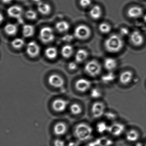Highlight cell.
Segmentation results:
<instances>
[{"instance_id":"6da1fadb","label":"cell","mask_w":146,"mask_h":146,"mask_svg":"<svg viewBox=\"0 0 146 146\" xmlns=\"http://www.w3.org/2000/svg\"><path fill=\"white\" fill-rule=\"evenodd\" d=\"M71 98L65 94H57L51 96L46 102L48 113L54 118L66 117Z\"/></svg>"},{"instance_id":"7a4b0ae2","label":"cell","mask_w":146,"mask_h":146,"mask_svg":"<svg viewBox=\"0 0 146 146\" xmlns=\"http://www.w3.org/2000/svg\"><path fill=\"white\" fill-rule=\"evenodd\" d=\"M72 124V120L67 117L54 118L48 128L49 136L68 138L70 137Z\"/></svg>"},{"instance_id":"3957f363","label":"cell","mask_w":146,"mask_h":146,"mask_svg":"<svg viewBox=\"0 0 146 146\" xmlns=\"http://www.w3.org/2000/svg\"><path fill=\"white\" fill-rule=\"evenodd\" d=\"M94 128L84 118L72 121L70 137L82 143L90 141L94 133Z\"/></svg>"},{"instance_id":"277c9868","label":"cell","mask_w":146,"mask_h":146,"mask_svg":"<svg viewBox=\"0 0 146 146\" xmlns=\"http://www.w3.org/2000/svg\"><path fill=\"white\" fill-rule=\"evenodd\" d=\"M87 113V106L83 99L71 98L66 117L72 121H76L84 118Z\"/></svg>"},{"instance_id":"5b68a950","label":"cell","mask_w":146,"mask_h":146,"mask_svg":"<svg viewBox=\"0 0 146 146\" xmlns=\"http://www.w3.org/2000/svg\"><path fill=\"white\" fill-rule=\"evenodd\" d=\"M48 85L51 92L57 94H65L66 91V82L60 75L53 74L48 76Z\"/></svg>"},{"instance_id":"8992f818","label":"cell","mask_w":146,"mask_h":146,"mask_svg":"<svg viewBox=\"0 0 146 146\" xmlns=\"http://www.w3.org/2000/svg\"><path fill=\"white\" fill-rule=\"evenodd\" d=\"M92 88V83L88 79L80 78L77 80L73 86L72 93L75 97L83 99L87 95H89Z\"/></svg>"},{"instance_id":"52a82bcc","label":"cell","mask_w":146,"mask_h":146,"mask_svg":"<svg viewBox=\"0 0 146 146\" xmlns=\"http://www.w3.org/2000/svg\"><path fill=\"white\" fill-rule=\"evenodd\" d=\"M106 112V104L101 101L95 100L87 107L89 116L94 119H99L105 115Z\"/></svg>"},{"instance_id":"ba28073f","label":"cell","mask_w":146,"mask_h":146,"mask_svg":"<svg viewBox=\"0 0 146 146\" xmlns=\"http://www.w3.org/2000/svg\"><path fill=\"white\" fill-rule=\"evenodd\" d=\"M104 45L105 48L108 52L116 53L119 52L123 48L124 42L119 36L113 35L106 39Z\"/></svg>"},{"instance_id":"9c48e42d","label":"cell","mask_w":146,"mask_h":146,"mask_svg":"<svg viewBox=\"0 0 146 146\" xmlns=\"http://www.w3.org/2000/svg\"><path fill=\"white\" fill-rule=\"evenodd\" d=\"M91 34L90 28L85 25H78L74 30V36L79 40H86L90 36Z\"/></svg>"},{"instance_id":"30bf717a","label":"cell","mask_w":146,"mask_h":146,"mask_svg":"<svg viewBox=\"0 0 146 146\" xmlns=\"http://www.w3.org/2000/svg\"><path fill=\"white\" fill-rule=\"evenodd\" d=\"M39 36L41 41L44 43H50L52 42L55 38L53 30L48 26H46L41 29Z\"/></svg>"},{"instance_id":"8fae6325","label":"cell","mask_w":146,"mask_h":146,"mask_svg":"<svg viewBox=\"0 0 146 146\" xmlns=\"http://www.w3.org/2000/svg\"><path fill=\"white\" fill-rule=\"evenodd\" d=\"M84 70L90 76L96 77L98 76L100 73L101 66L99 62L96 60H90L85 65Z\"/></svg>"},{"instance_id":"7c38bea8","label":"cell","mask_w":146,"mask_h":146,"mask_svg":"<svg viewBox=\"0 0 146 146\" xmlns=\"http://www.w3.org/2000/svg\"><path fill=\"white\" fill-rule=\"evenodd\" d=\"M125 129V126L123 124L114 122L109 125L108 132L113 136L118 137L124 133Z\"/></svg>"},{"instance_id":"4fadbf2b","label":"cell","mask_w":146,"mask_h":146,"mask_svg":"<svg viewBox=\"0 0 146 146\" xmlns=\"http://www.w3.org/2000/svg\"><path fill=\"white\" fill-rule=\"evenodd\" d=\"M26 51L30 57L36 58L40 54V48L36 42L31 41L27 44Z\"/></svg>"},{"instance_id":"5bb4252c","label":"cell","mask_w":146,"mask_h":146,"mask_svg":"<svg viewBox=\"0 0 146 146\" xmlns=\"http://www.w3.org/2000/svg\"><path fill=\"white\" fill-rule=\"evenodd\" d=\"M130 39L131 43L136 46H141L144 41L143 35L137 31L131 32L130 35Z\"/></svg>"},{"instance_id":"9a60e30c","label":"cell","mask_w":146,"mask_h":146,"mask_svg":"<svg viewBox=\"0 0 146 146\" xmlns=\"http://www.w3.org/2000/svg\"><path fill=\"white\" fill-rule=\"evenodd\" d=\"M7 14L11 17L20 19L23 13V9L20 6L17 5L11 6L7 9Z\"/></svg>"},{"instance_id":"2e32d148","label":"cell","mask_w":146,"mask_h":146,"mask_svg":"<svg viewBox=\"0 0 146 146\" xmlns=\"http://www.w3.org/2000/svg\"><path fill=\"white\" fill-rule=\"evenodd\" d=\"M143 13L142 8L139 6L131 7L127 11V15L131 19H137L140 18Z\"/></svg>"},{"instance_id":"e0dca14e","label":"cell","mask_w":146,"mask_h":146,"mask_svg":"<svg viewBox=\"0 0 146 146\" xmlns=\"http://www.w3.org/2000/svg\"><path fill=\"white\" fill-rule=\"evenodd\" d=\"M68 138L64 137H50L49 146H67Z\"/></svg>"},{"instance_id":"ac0fdd59","label":"cell","mask_w":146,"mask_h":146,"mask_svg":"<svg viewBox=\"0 0 146 146\" xmlns=\"http://www.w3.org/2000/svg\"><path fill=\"white\" fill-rule=\"evenodd\" d=\"M140 137L139 132L134 129L129 130L125 134L126 140L130 142H135L138 141Z\"/></svg>"},{"instance_id":"d6986e66","label":"cell","mask_w":146,"mask_h":146,"mask_svg":"<svg viewBox=\"0 0 146 146\" xmlns=\"http://www.w3.org/2000/svg\"><path fill=\"white\" fill-rule=\"evenodd\" d=\"M133 78V73L130 71H125L120 74L119 81L124 85H126L130 83Z\"/></svg>"},{"instance_id":"ffe728a7","label":"cell","mask_w":146,"mask_h":146,"mask_svg":"<svg viewBox=\"0 0 146 146\" xmlns=\"http://www.w3.org/2000/svg\"><path fill=\"white\" fill-rule=\"evenodd\" d=\"M37 10L41 14L47 15L50 13L52 8L50 5L41 1L37 4Z\"/></svg>"},{"instance_id":"44dd1931","label":"cell","mask_w":146,"mask_h":146,"mask_svg":"<svg viewBox=\"0 0 146 146\" xmlns=\"http://www.w3.org/2000/svg\"><path fill=\"white\" fill-rule=\"evenodd\" d=\"M102 10L100 6L95 5L92 7L90 11V15L94 19H98L102 15Z\"/></svg>"},{"instance_id":"7402d4cb","label":"cell","mask_w":146,"mask_h":146,"mask_svg":"<svg viewBox=\"0 0 146 146\" xmlns=\"http://www.w3.org/2000/svg\"><path fill=\"white\" fill-rule=\"evenodd\" d=\"M88 56V53L85 49H80L77 51L75 55V59L78 63L84 61Z\"/></svg>"},{"instance_id":"603a6c76","label":"cell","mask_w":146,"mask_h":146,"mask_svg":"<svg viewBox=\"0 0 146 146\" xmlns=\"http://www.w3.org/2000/svg\"><path fill=\"white\" fill-rule=\"evenodd\" d=\"M70 25L68 22L61 21L58 22L55 25V28L57 31L60 33L67 32L70 29Z\"/></svg>"},{"instance_id":"cb8c5ba5","label":"cell","mask_w":146,"mask_h":146,"mask_svg":"<svg viewBox=\"0 0 146 146\" xmlns=\"http://www.w3.org/2000/svg\"><path fill=\"white\" fill-rule=\"evenodd\" d=\"M17 26L16 25L13 23H8L5 26L4 31L7 35L13 36L15 35L17 33Z\"/></svg>"},{"instance_id":"d4e9b609","label":"cell","mask_w":146,"mask_h":146,"mask_svg":"<svg viewBox=\"0 0 146 146\" xmlns=\"http://www.w3.org/2000/svg\"><path fill=\"white\" fill-rule=\"evenodd\" d=\"M74 52L73 47L70 45H65L62 47L61 50V53L64 58H70Z\"/></svg>"},{"instance_id":"484cf974","label":"cell","mask_w":146,"mask_h":146,"mask_svg":"<svg viewBox=\"0 0 146 146\" xmlns=\"http://www.w3.org/2000/svg\"><path fill=\"white\" fill-rule=\"evenodd\" d=\"M104 65L106 69L111 71L117 67V62L113 58H108L104 60Z\"/></svg>"},{"instance_id":"4316f807","label":"cell","mask_w":146,"mask_h":146,"mask_svg":"<svg viewBox=\"0 0 146 146\" xmlns=\"http://www.w3.org/2000/svg\"><path fill=\"white\" fill-rule=\"evenodd\" d=\"M22 32L25 37H31L35 34V27L31 25H25L23 26Z\"/></svg>"},{"instance_id":"83f0119b","label":"cell","mask_w":146,"mask_h":146,"mask_svg":"<svg viewBox=\"0 0 146 146\" xmlns=\"http://www.w3.org/2000/svg\"><path fill=\"white\" fill-rule=\"evenodd\" d=\"M45 55L48 58L53 60L57 58L58 51L56 48L53 46L48 47L45 50Z\"/></svg>"},{"instance_id":"f1b7e54d","label":"cell","mask_w":146,"mask_h":146,"mask_svg":"<svg viewBox=\"0 0 146 146\" xmlns=\"http://www.w3.org/2000/svg\"><path fill=\"white\" fill-rule=\"evenodd\" d=\"M109 125L104 121H100L96 124V130L97 132L100 134H102L108 132Z\"/></svg>"},{"instance_id":"f546056e","label":"cell","mask_w":146,"mask_h":146,"mask_svg":"<svg viewBox=\"0 0 146 146\" xmlns=\"http://www.w3.org/2000/svg\"><path fill=\"white\" fill-rule=\"evenodd\" d=\"M101 90L97 88H92L89 94V96L93 100H99L102 96Z\"/></svg>"},{"instance_id":"4dcf8cb0","label":"cell","mask_w":146,"mask_h":146,"mask_svg":"<svg viewBox=\"0 0 146 146\" xmlns=\"http://www.w3.org/2000/svg\"><path fill=\"white\" fill-rule=\"evenodd\" d=\"M97 146H111L113 141L111 139L106 137H100L95 141Z\"/></svg>"},{"instance_id":"1f68e13d","label":"cell","mask_w":146,"mask_h":146,"mask_svg":"<svg viewBox=\"0 0 146 146\" xmlns=\"http://www.w3.org/2000/svg\"><path fill=\"white\" fill-rule=\"evenodd\" d=\"M24 40L20 38H15L11 42L13 47L16 49H21L24 46Z\"/></svg>"},{"instance_id":"d6a6232c","label":"cell","mask_w":146,"mask_h":146,"mask_svg":"<svg viewBox=\"0 0 146 146\" xmlns=\"http://www.w3.org/2000/svg\"><path fill=\"white\" fill-rule=\"evenodd\" d=\"M115 76L113 72H108L105 74L102 77V81L105 83H109L111 82L115 79Z\"/></svg>"},{"instance_id":"836d02e7","label":"cell","mask_w":146,"mask_h":146,"mask_svg":"<svg viewBox=\"0 0 146 146\" xmlns=\"http://www.w3.org/2000/svg\"><path fill=\"white\" fill-rule=\"evenodd\" d=\"M99 30L102 34H106L111 31V27L107 23H102L99 25Z\"/></svg>"},{"instance_id":"e575fe53","label":"cell","mask_w":146,"mask_h":146,"mask_svg":"<svg viewBox=\"0 0 146 146\" xmlns=\"http://www.w3.org/2000/svg\"><path fill=\"white\" fill-rule=\"evenodd\" d=\"M25 17L29 20H35L37 18V14L35 11L29 10L25 13Z\"/></svg>"},{"instance_id":"d590c367","label":"cell","mask_w":146,"mask_h":146,"mask_svg":"<svg viewBox=\"0 0 146 146\" xmlns=\"http://www.w3.org/2000/svg\"><path fill=\"white\" fill-rule=\"evenodd\" d=\"M83 143L70 137L67 140V146H82Z\"/></svg>"},{"instance_id":"8d00e7d4","label":"cell","mask_w":146,"mask_h":146,"mask_svg":"<svg viewBox=\"0 0 146 146\" xmlns=\"http://www.w3.org/2000/svg\"><path fill=\"white\" fill-rule=\"evenodd\" d=\"M107 119L111 121H115L117 118V115L115 113L112 111H107L105 113V115Z\"/></svg>"},{"instance_id":"74e56055","label":"cell","mask_w":146,"mask_h":146,"mask_svg":"<svg viewBox=\"0 0 146 146\" xmlns=\"http://www.w3.org/2000/svg\"><path fill=\"white\" fill-rule=\"evenodd\" d=\"M92 3L91 0H80L79 4L81 7L83 8L88 7L91 5Z\"/></svg>"},{"instance_id":"f35d334b","label":"cell","mask_w":146,"mask_h":146,"mask_svg":"<svg viewBox=\"0 0 146 146\" xmlns=\"http://www.w3.org/2000/svg\"><path fill=\"white\" fill-rule=\"evenodd\" d=\"M68 68L70 70H76L78 68L77 64L76 62L72 61L68 64Z\"/></svg>"},{"instance_id":"ab89813d","label":"cell","mask_w":146,"mask_h":146,"mask_svg":"<svg viewBox=\"0 0 146 146\" xmlns=\"http://www.w3.org/2000/svg\"><path fill=\"white\" fill-rule=\"evenodd\" d=\"M120 32L121 35H122L123 36H124L129 35V30L126 28H121L120 29Z\"/></svg>"},{"instance_id":"60d3db41","label":"cell","mask_w":146,"mask_h":146,"mask_svg":"<svg viewBox=\"0 0 146 146\" xmlns=\"http://www.w3.org/2000/svg\"><path fill=\"white\" fill-rule=\"evenodd\" d=\"M63 39L65 41L70 42L73 39V36L71 35H67L65 36Z\"/></svg>"},{"instance_id":"b9f144b4","label":"cell","mask_w":146,"mask_h":146,"mask_svg":"<svg viewBox=\"0 0 146 146\" xmlns=\"http://www.w3.org/2000/svg\"><path fill=\"white\" fill-rule=\"evenodd\" d=\"M3 3H5V4H9V3H11L13 0H1Z\"/></svg>"},{"instance_id":"7bdbcfd3","label":"cell","mask_w":146,"mask_h":146,"mask_svg":"<svg viewBox=\"0 0 146 146\" xmlns=\"http://www.w3.org/2000/svg\"><path fill=\"white\" fill-rule=\"evenodd\" d=\"M33 1L35 2V3H36V4H38V3H40V1H41V0H33Z\"/></svg>"},{"instance_id":"ee69618b","label":"cell","mask_w":146,"mask_h":146,"mask_svg":"<svg viewBox=\"0 0 146 146\" xmlns=\"http://www.w3.org/2000/svg\"><path fill=\"white\" fill-rule=\"evenodd\" d=\"M135 146H143V145L141 143L137 142Z\"/></svg>"},{"instance_id":"f6af8a7d","label":"cell","mask_w":146,"mask_h":146,"mask_svg":"<svg viewBox=\"0 0 146 146\" xmlns=\"http://www.w3.org/2000/svg\"><path fill=\"white\" fill-rule=\"evenodd\" d=\"M143 20L144 21V22L146 23V14L143 16Z\"/></svg>"},{"instance_id":"bcb514c9","label":"cell","mask_w":146,"mask_h":146,"mask_svg":"<svg viewBox=\"0 0 146 146\" xmlns=\"http://www.w3.org/2000/svg\"><path fill=\"white\" fill-rule=\"evenodd\" d=\"M145 146H146V143H145Z\"/></svg>"}]
</instances>
